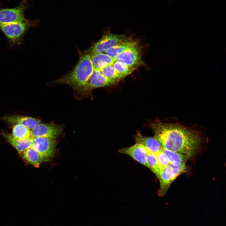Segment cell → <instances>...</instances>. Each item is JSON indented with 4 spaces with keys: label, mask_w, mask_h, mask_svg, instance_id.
Instances as JSON below:
<instances>
[{
    "label": "cell",
    "mask_w": 226,
    "mask_h": 226,
    "mask_svg": "<svg viewBox=\"0 0 226 226\" xmlns=\"http://www.w3.org/2000/svg\"><path fill=\"white\" fill-rule=\"evenodd\" d=\"M117 83L116 81L106 78L101 71L94 69L86 83L82 94H88L94 89L108 86Z\"/></svg>",
    "instance_id": "9c48e42d"
},
{
    "label": "cell",
    "mask_w": 226,
    "mask_h": 226,
    "mask_svg": "<svg viewBox=\"0 0 226 226\" xmlns=\"http://www.w3.org/2000/svg\"><path fill=\"white\" fill-rule=\"evenodd\" d=\"M38 23L37 20L31 22L26 19L21 21L8 23L0 26V28L11 41L16 42L22 38L26 31Z\"/></svg>",
    "instance_id": "277c9868"
},
{
    "label": "cell",
    "mask_w": 226,
    "mask_h": 226,
    "mask_svg": "<svg viewBox=\"0 0 226 226\" xmlns=\"http://www.w3.org/2000/svg\"><path fill=\"white\" fill-rule=\"evenodd\" d=\"M186 170L185 164L178 166H174L170 164L161 170L158 177L160 184L159 195L161 196H164L172 182Z\"/></svg>",
    "instance_id": "3957f363"
},
{
    "label": "cell",
    "mask_w": 226,
    "mask_h": 226,
    "mask_svg": "<svg viewBox=\"0 0 226 226\" xmlns=\"http://www.w3.org/2000/svg\"><path fill=\"white\" fill-rule=\"evenodd\" d=\"M112 65L119 73L125 77L136 69L124 63L114 61Z\"/></svg>",
    "instance_id": "7402d4cb"
},
{
    "label": "cell",
    "mask_w": 226,
    "mask_h": 226,
    "mask_svg": "<svg viewBox=\"0 0 226 226\" xmlns=\"http://www.w3.org/2000/svg\"><path fill=\"white\" fill-rule=\"evenodd\" d=\"M4 138L17 151L20 155L31 147L32 138L21 139L14 137L12 134L2 133Z\"/></svg>",
    "instance_id": "9a60e30c"
},
{
    "label": "cell",
    "mask_w": 226,
    "mask_h": 226,
    "mask_svg": "<svg viewBox=\"0 0 226 226\" xmlns=\"http://www.w3.org/2000/svg\"><path fill=\"white\" fill-rule=\"evenodd\" d=\"M156 154L161 170L170 164L168 157L163 149Z\"/></svg>",
    "instance_id": "603a6c76"
},
{
    "label": "cell",
    "mask_w": 226,
    "mask_h": 226,
    "mask_svg": "<svg viewBox=\"0 0 226 226\" xmlns=\"http://www.w3.org/2000/svg\"><path fill=\"white\" fill-rule=\"evenodd\" d=\"M26 8L24 2L14 8L0 9V26L26 19L24 13Z\"/></svg>",
    "instance_id": "ba28073f"
},
{
    "label": "cell",
    "mask_w": 226,
    "mask_h": 226,
    "mask_svg": "<svg viewBox=\"0 0 226 226\" xmlns=\"http://www.w3.org/2000/svg\"><path fill=\"white\" fill-rule=\"evenodd\" d=\"M141 47L139 45L128 49L114 58V61L124 63L136 69L143 65L141 58Z\"/></svg>",
    "instance_id": "52a82bcc"
},
{
    "label": "cell",
    "mask_w": 226,
    "mask_h": 226,
    "mask_svg": "<svg viewBox=\"0 0 226 226\" xmlns=\"http://www.w3.org/2000/svg\"><path fill=\"white\" fill-rule=\"evenodd\" d=\"M19 155L26 163L36 168L39 167L40 164L44 162L40 153L31 147Z\"/></svg>",
    "instance_id": "2e32d148"
},
{
    "label": "cell",
    "mask_w": 226,
    "mask_h": 226,
    "mask_svg": "<svg viewBox=\"0 0 226 226\" xmlns=\"http://www.w3.org/2000/svg\"><path fill=\"white\" fill-rule=\"evenodd\" d=\"M136 143L144 146L148 152L157 154L163 149L159 141L155 137L144 136L138 132L134 137Z\"/></svg>",
    "instance_id": "7c38bea8"
},
{
    "label": "cell",
    "mask_w": 226,
    "mask_h": 226,
    "mask_svg": "<svg viewBox=\"0 0 226 226\" xmlns=\"http://www.w3.org/2000/svg\"><path fill=\"white\" fill-rule=\"evenodd\" d=\"M62 129L60 126L51 124L40 123L31 130L32 137H46L55 139L62 133Z\"/></svg>",
    "instance_id": "30bf717a"
},
{
    "label": "cell",
    "mask_w": 226,
    "mask_h": 226,
    "mask_svg": "<svg viewBox=\"0 0 226 226\" xmlns=\"http://www.w3.org/2000/svg\"><path fill=\"white\" fill-rule=\"evenodd\" d=\"M163 151L167 155L170 164L174 166H178L185 164L188 156L181 153L168 150L163 148Z\"/></svg>",
    "instance_id": "ac0fdd59"
},
{
    "label": "cell",
    "mask_w": 226,
    "mask_h": 226,
    "mask_svg": "<svg viewBox=\"0 0 226 226\" xmlns=\"http://www.w3.org/2000/svg\"><path fill=\"white\" fill-rule=\"evenodd\" d=\"M147 163L148 168L158 178L161 170L156 154L147 151Z\"/></svg>",
    "instance_id": "44dd1931"
},
{
    "label": "cell",
    "mask_w": 226,
    "mask_h": 226,
    "mask_svg": "<svg viewBox=\"0 0 226 226\" xmlns=\"http://www.w3.org/2000/svg\"><path fill=\"white\" fill-rule=\"evenodd\" d=\"M127 38L125 35H116L107 33L103 35L97 42L83 52L91 54L95 53H105L109 48Z\"/></svg>",
    "instance_id": "5b68a950"
},
{
    "label": "cell",
    "mask_w": 226,
    "mask_h": 226,
    "mask_svg": "<svg viewBox=\"0 0 226 226\" xmlns=\"http://www.w3.org/2000/svg\"><path fill=\"white\" fill-rule=\"evenodd\" d=\"M3 120L9 124H19L24 126L31 130L41 123L38 119L29 116H6Z\"/></svg>",
    "instance_id": "4fadbf2b"
},
{
    "label": "cell",
    "mask_w": 226,
    "mask_h": 226,
    "mask_svg": "<svg viewBox=\"0 0 226 226\" xmlns=\"http://www.w3.org/2000/svg\"><path fill=\"white\" fill-rule=\"evenodd\" d=\"M12 134L14 137L21 139L33 138L31 135V130L19 124L14 125L13 128Z\"/></svg>",
    "instance_id": "d6986e66"
},
{
    "label": "cell",
    "mask_w": 226,
    "mask_h": 226,
    "mask_svg": "<svg viewBox=\"0 0 226 226\" xmlns=\"http://www.w3.org/2000/svg\"><path fill=\"white\" fill-rule=\"evenodd\" d=\"M31 147L41 155L44 161L52 157L55 153V139L46 137H35L32 138Z\"/></svg>",
    "instance_id": "8992f818"
},
{
    "label": "cell",
    "mask_w": 226,
    "mask_h": 226,
    "mask_svg": "<svg viewBox=\"0 0 226 226\" xmlns=\"http://www.w3.org/2000/svg\"><path fill=\"white\" fill-rule=\"evenodd\" d=\"M138 40L127 38L124 40L107 50L105 53L114 58L126 50L138 45Z\"/></svg>",
    "instance_id": "5bb4252c"
},
{
    "label": "cell",
    "mask_w": 226,
    "mask_h": 226,
    "mask_svg": "<svg viewBox=\"0 0 226 226\" xmlns=\"http://www.w3.org/2000/svg\"><path fill=\"white\" fill-rule=\"evenodd\" d=\"M155 137L163 148L189 158L198 150L201 138L196 132L183 126L155 121L151 124Z\"/></svg>",
    "instance_id": "6da1fadb"
},
{
    "label": "cell",
    "mask_w": 226,
    "mask_h": 226,
    "mask_svg": "<svg viewBox=\"0 0 226 226\" xmlns=\"http://www.w3.org/2000/svg\"><path fill=\"white\" fill-rule=\"evenodd\" d=\"M118 151L127 154L141 164L148 168L147 163V151L143 145L137 143L125 148L120 149Z\"/></svg>",
    "instance_id": "8fae6325"
},
{
    "label": "cell",
    "mask_w": 226,
    "mask_h": 226,
    "mask_svg": "<svg viewBox=\"0 0 226 226\" xmlns=\"http://www.w3.org/2000/svg\"><path fill=\"white\" fill-rule=\"evenodd\" d=\"M94 69L101 71L105 67L112 64L114 58L106 53H95L89 54Z\"/></svg>",
    "instance_id": "e0dca14e"
},
{
    "label": "cell",
    "mask_w": 226,
    "mask_h": 226,
    "mask_svg": "<svg viewBox=\"0 0 226 226\" xmlns=\"http://www.w3.org/2000/svg\"><path fill=\"white\" fill-rule=\"evenodd\" d=\"M101 71L106 78L117 82L125 77L119 73L112 64L105 67L101 70Z\"/></svg>",
    "instance_id": "ffe728a7"
},
{
    "label": "cell",
    "mask_w": 226,
    "mask_h": 226,
    "mask_svg": "<svg viewBox=\"0 0 226 226\" xmlns=\"http://www.w3.org/2000/svg\"><path fill=\"white\" fill-rule=\"evenodd\" d=\"M79 53L78 61L73 69L54 82L68 85L76 92L82 94L94 68L90 55L84 52H80Z\"/></svg>",
    "instance_id": "7a4b0ae2"
}]
</instances>
